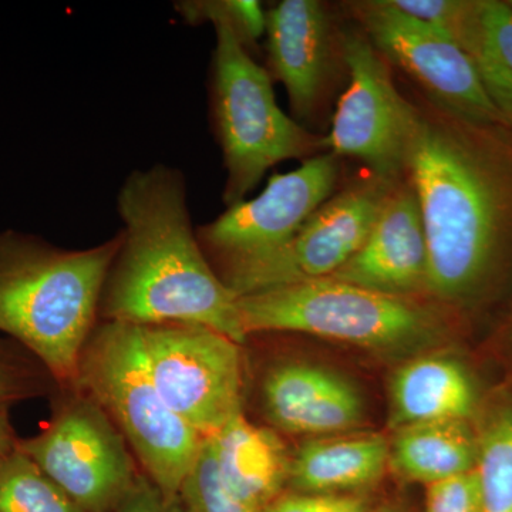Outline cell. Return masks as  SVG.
Here are the masks:
<instances>
[{
	"instance_id": "30bf717a",
	"label": "cell",
	"mask_w": 512,
	"mask_h": 512,
	"mask_svg": "<svg viewBox=\"0 0 512 512\" xmlns=\"http://www.w3.org/2000/svg\"><path fill=\"white\" fill-rule=\"evenodd\" d=\"M19 448L84 512H116L138 476L123 434L86 393Z\"/></svg>"
},
{
	"instance_id": "9a60e30c",
	"label": "cell",
	"mask_w": 512,
	"mask_h": 512,
	"mask_svg": "<svg viewBox=\"0 0 512 512\" xmlns=\"http://www.w3.org/2000/svg\"><path fill=\"white\" fill-rule=\"evenodd\" d=\"M262 402L269 421L292 434L323 436L352 429L363 403L343 377L305 363H286L265 377Z\"/></svg>"
},
{
	"instance_id": "cb8c5ba5",
	"label": "cell",
	"mask_w": 512,
	"mask_h": 512,
	"mask_svg": "<svg viewBox=\"0 0 512 512\" xmlns=\"http://www.w3.org/2000/svg\"><path fill=\"white\" fill-rule=\"evenodd\" d=\"M55 382L46 367L15 340L0 339V409L42 396Z\"/></svg>"
},
{
	"instance_id": "7402d4cb",
	"label": "cell",
	"mask_w": 512,
	"mask_h": 512,
	"mask_svg": "<svg viewBox=\"0 0 512 512\" xmlns=\"http://www.w3.org/2000/svg\"><path fill=\"white\" fill-rule=\"evenodd\" d=\"M478 512H512V412L498 413L478 444Z\"/></svg>"
},
{
	"instance_id": "e0dca14e",
	"label": "cell",
	"mask_w": 512,
	"mask_h": 512,
	"mask_svg": "<svg viewBox=\"0 0 512 512\" xmlns=\"http://www.w3.org/2000/svg\"><path fill=\"white\" fill-rule=\"evenodd\" d=\"M476 393L460 363L447 357H419L397 370L390 386L396 429L430 421H464L473 413Z\"/></svg>"
},
{
	"instance_id": "d4e9b609",
	"label": "cell",
	"mask_w": 512,
	"mask_h": 512,
	"mask_svg": "<svg viewBox=\"0 0 512 512\" xmlns=\"http://www.w3.org/2000/svg\"><path fill=\"white\" fill-rule=\"evenodd\" d=\"M476 0H390L394 8L426 23L458 46Z\"/></svg>"
},
{
	"instance_id": "6da1fadb",
	"label": "cell",
	"mask_w": 512,
	"mask_h": 512,
	"mask_svg": "<svg viewBox=\"0 0 512 512\" xmlns=\"http://www.w3.org/2000/svg\"><path fill=\"white\" fill-rule=\"evenodd\" d=\"M420 109L407 180L429 248V295L474 308L494 295L512 262V133Z\"/></svg>"
},
{
	"instance_id": "ac0fdd59",
	"label": "cell",
	"mask_w": 512,
	"mask_h": 512,
	"mask_svg": "<svg viewBox=\"0 0 512 512\" xmlns=\"http://www.w3.org/2000/svg\"><path fill=\"white\" fill-rule=\"evenodd\" d=\"M389 446L380 436L313 440L289 464L288 484L296 493L352 494L383 476Z\"/></svg>"
},
{
	"instance_id": "7a4b0ae2",
	"label": "cell",
	"mask_w": 512,
	"mask_h": 512,
	"mask_svg": "<svg viewBox=\"0 0 512 512\" xmlns=\"http://www.w3.org/2000/svg\"><path fill=\"white\" fill-rule=\"evenodd\" d=\"M123 229L100 318L137 326L194 323L244 345L235 295L192 228L184 174L156 164L133 171L117 195Z\"/></svg>"
},
{
	"instance_id": "f1b7e54d",
	"label": "cell",
	"mask_w": 512,
	"mask_h": 512,
	"mask_svg": "<svg viewBox=\"0 0 512 512\" xmlns=\"http://www.w3.org/2000/svg\"><path fill=\"white\" fill-rule=\"evenodd\" d=\"M116 512H181L177 501L161 494L146 474H138Z\"/></svg>"
},
{
	"instance_id": "1f68e13d",
	"label": "cell",
	"mask_w": 512,
	"mask_h": 512,
	"mask_svg": "<svg viewBox=\"0 0 512 512\" xmlns=\"http://www.w3.org/2000/svg\"><path fill=\"white\" fill-rule=\"evenodd\" d=\"M507 3H508V5L511 6V9H512V0H507Z\"/></svg>"
},
{
	"instance_id": "7c38bea8",
	"label": "cell",
	"mask_w": 512,
	"mask_h": 512,
	"mask_svg": "<svg viewBox=\"0 0 512 512\" xmlns=\"http://www.w3.org/2000/svg\"><path fill=\"white\" fill-rule=\"evenodd\" d=\"M339 157L322 153L301 167L274 174L264 191L227 207L224 214L197 228L207 258L218 268L251 261L284 247L332 197L339 183Z\"/></svg>"
},
{
	"instance_id": "4fadbf2b",
	"label": "cell",
	"mask_w": 512,
	"mask_h": 512,
	"mask_svg": "<svg viewBox=\"0 0 512 512\" xmlns=\"http://www.w3.org/2000/svg\"><path fill=\"white\" fill-rule=\"evenodd\" d=\"M265 35L266 70L284 84L295 120L315 124L348 80L346 30L325 3L282 0L266 12Z\"/></svg>"
},
{
	"instance_id": "3957f363",
	"label": "cell",
	"mask_w": 512,
	"mask_h": 512,
	"mask_svg": "<svg viewBox=\"0 0 512 512\" xmlns=\"http://www.w3.org/2000/svg\"><path fill=\"white\" fill-rule=\"evenodd\" d=\"M121 234L87 249H64L35 235L0 232V333L76 386L80 360L100 318V302Z\"/></svg>"
},
{
	"instance_id": "f546056e",
	"label": "cell",
	"mask_w": 512,
	"mask_h": 512,
	"mask_svg": "<svg viewBox=\"0 0 512 512\" xmlns=\"http://www.w3.org/2000/svg\"><path fill=\"white\" fill-rule=\"evenodd\" d=\"M19 439L15 436L10 423L8 409H0V460L18 447Z\"/></svg>"
},
{
	"instance_id": "ba28073f",
	"label": "cell",
	"mask_w": 512,
	"mask_h": 512,
	"mask_svg": "<svg viewBox=\"0 0 512 512\" xmlns=\"http://www.w3.org/2000/svg\"><path fill=\"white\" fill-rule=\"evenodd\" d=\"M348 82L340 94L325 147L328 153L355 158L387 180L406 178L420 109L404 99L390 63L359 28L346 30Z\"/></svg>"
},
{
	"instance_id": "ffe728a7",
	"label": "cell",
	"mask_w": 512,
	"mask_h": 512,
	"mask_svg": "<svg viewBox=\"0 0 512 512\" xmlns=\"http://www.w3.org/2000/svg\"><path fill=\"white\" fill-rule=\"evenodd\" d=\"M485 92L512 133V9L507 0H476L461 37Z\"/></svg>"
},
{
	"instance_id": "52a82bcc",
	"label": "cell",
	"mask_w": 512,
	"mask_h": 512,
	"mask_svg": "<svg viewBox=\"0 0 512 512\" xmlns=\"http://www.w3.org/2000/svg\"><path fill=\"white\" fill-rule=\"evenodd\" d=\"M397 181L373 173L356 178L320 205L284 247L215 272L238 298L330 278L362 247Z\"/></svg>"
},
{
	"instance_id": "8992f818",
	"label": "cell",
	"mask_w": 512,
	"mask_h": 512,
	"mask_svg": "<svg viewBox=\"0 0 512 512\" xmlns=\"http://www.w3.org/2000/svg\"><path fill=\"white\" fill-rule=\"evenodd\" d=\"M77 384L113 420L161 494L177 501L205 437L158 393L140 326L107 320L96 326L80 360Z\"/></svg>"
},
{
	"instance_id": "277c9868",
	"label": "cell",
	"mask_w": 512,
	"mask_h": 512,
	"mask_svg": "<svg viewBox=\"0 0 512 512\" xmlns=\"http://www.w3.org/2000/svg\"><path fill=\"white\" fill-rule=\"evenodd\" d=\"M190 25L210 22L215 29L210 103L227 181V207L247 200L272 167L288 160H308L328 153L325 136L312 133L276 103L272 77L242 45L237 33L208 0L175 6Z\"/></svg>"
},
{
	"instance_id": "44dd1931",
	"label": "cell",
	"mask_w": 512,
	"mask_h": 512,
	"mask_svg": "<svg viewBox=\"0 0 512 512\" xmlns=\"http://www.w3.org/2000/svg\"><path fill=\"white\" fill-rule=\"evenodd\" d=\"M0 512H84L18 447L0 460Z\"/></svg>"
},
{
	"instance_id": "5bb4252c",
	"label": "cell",
	"mask_w": 512,
	"mask_h": 512,
	"mask_svg": "<svg viewBox=\"0 0 512 512\" xmlns=\"http://www.w3.org/2000/svg\"><path fill=\"white\" fill-rule=\"evenodd\" d=\"M330 278L390 295L430 296L426 231L407 177L394 184L359 251Z\"/></svg>"
},
{
	"instance_id": "d6986e66",
	"label": "cell",
	"mask_w": 512,
	"mask_h": 512,
	"mask_svg": "<svg viewBox=\"0 0 512 512\" xmlns=\"http://www.w3.org/2000/svg\"><path fill=\"white\" fill-rule=\"evenodd\" d=\"M478 444L464 421H430L397 429L389 463L400 477L426 485L476 468Z\"/></svg>"
},
{
	"instance_id": "8fae6325",
	"label": "cell",
	"mask_w": 512,
	"mask_h": 512,
	"mask_svg": "<svg viewBox=\"0 0 512 512\" xmlns=\"http://www.w3.org/2000/svg\"><path fill=\"white\" fill-rule=\"evenodd\" d=\"M346 8L377 52L417 83L431 104L463 119L505 127L473 60L453 40L400 12L390 0H359Z\"/></svg>"
},
{
	"instance_id": "9c48e42d",
	"label": "cell",
	"mask_w": 512,
	"mask_h": 512,
	"mask_svg": "<svg viewBox=\"0 0 512 512\" xmlns=\"http://www.w3.org/2000/svg\"><path fill=\"white\" fill-rule=\"evenodd\" d=\"M140 328L158 393L188 426L211 437L242 412V345L194 323Z\"/></svg>"
},
{
	"instance_id": "5b68a950",
	"label": "cell",
	"mask_w": 512,
	"mask_h": 512,
	"mask_svg": "<svg viewBox=\"0 0 512 512\" xmlns=\"http://www.w3.org/2000/svg\"><path fill=\"white\" fill-rule=\"evenodd\" d=\"M441 302L424 296L390 295L326 278L239 296L247 336L262 332L305 333L383 352H409L441 339Z\"/></svg>"
},
{
	"instance_id": "4316f807",
	"label": "cell",
	"mask_w": 512,
	"mask_h": 512,
	"mask_svg": "<svg viewBox=\"0 0 512 512\" xmlns=\"http://www.w3.org/2000/svg\"><path fill=\"white\" fill-rule=\"evenodd\" d=\"M212 9L227 20L249 53L266 32V12L256 0H208Z\"/></svg>"
},
{
	"instance_id": "4dcf8cb0",
	"label": "cell",
	"mask_w": 512,
	"mask_h": 512,
	"mask_svg": "<svg viewBox=\"0 0 512 512\" xmlns=\"http://www.w3.org/2000/svg\"><path fill=\"white\" fill-rule=\"evenodd\" d=\"M384 512H402V511H399V510H387V511H384Z\"/></svg>"
},
{
	"instance_id": "484cf974",
	"label": "cell",
	"mask_w": 512,
	"mask_h": 512,
	"mask_svg": "<svg viewBox=\"0 0 512 512\" xmlns=\"http://www.w3.org/2000/svg\"><path fill=\"white\" fill-rule=\"evenodd\" d=\"M424 512H478L476 470L427 485Z\"/></svg>"
},
{
	"instance_id": "603a6c76",
	"label": "cell",
	"mask_w": 512,
	"mask_h": 512,
	"mask_svg": "<svg viewBox=\"0 0 512 512\" xmlns=\"http://www.w3.org/2000/svg\"><path fill=\"white\" fill-rule=\"evenodd\" d=\"M177 504L181 512H264L229 490L222 480L210 437L202 441L200 453L181 485Z\"/></svg>"
},
{
	"instance_id": "83f0119b",
	"label": "cell",
	"mask_w": 512,
	"mask_h": 512,
	"mask_svg": "<svg viewBox=\"0 0 512 512\" xmlns=\"http://www.w3.org/2000/svg\"><path fill=\"white\" fill-rule=\"evenodd\" d=\"M265 512H369L365 498L355 494L284 493Z\"/></svg>"
},
{
	"instance_id": "2e32d148",
	"label": "cell",
	"mask_w": 512,
	"mask_h": 512,
	"mask_svg": "<svg viewBox=\"0 0 512 512\" xmlns=\"http://www.w3.org/2000/svg\"><path fill=\"white\" fill-rule=\"evenodd\" d=\"M210 439L222 480L245 503L265 512L284 494L291 458L274 431L255 426L241 412Z\"/></svg>"
}]
</instances>
